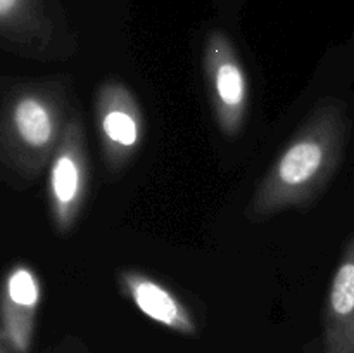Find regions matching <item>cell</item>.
I'll use <instances>...</instances> for the list:
<instances>
[{
  "label": "cell",
  "instance_id": "3",
  "mask_svg": "<svg viewBox=\"0 0 354 353\" xmlns=\"http://www.w3.org/2000/svg\"><path fill=\"white\" fill-rule=\"evenodd\" d=\"M203 73L218 130L237 138L248 120L251 83L234 42L223 31H211L204 40Z\"/></svg>",
  "mask_w": 354,
  "mask_h": 353
},
{
  "label": "cell",
  "instance_id": "2",
  "mask_svg": "<svg viewBox=\"0 0 354 353\" xmlns=\"http://www.w3.org/2000/svg\"><path fill=\"white\" fill-rule=\"evenodd\" d=\"M73 114L68 83L35 80L6 85L0 116L3 180L23 189L48 168Z\"/></svg>",
  "mask_w": 354,
  "mask_h": 353
},
{
  "label": "cell",
  "instance_id": "4",
  "mask_svg": "<svg viewBox=\"0 0 354 353\" xmlns=\"http://www.w3.org/2000/svg\"><path fill=\"white\" fill-rule=\"evenodd\" d=\"M88 187L90 158L85 127L78 114H73L48 165L47 201L55 234H71L85 210Z\"/></svg>",
  "mask_w": 354,
  "mask_h": 353
},
{
  "label": "cell",
  "instance_id": "7",
  "mask_svg": "<svg viewBox=\"0 0 354 353\" xmlns=\"http://www.w3.org/2000/svg\"><path fill=\"white\" fill-rule=\"evenodd\" d=\"M118 284L121 294L151 320L183 336H196L199 332L196 317L182 298L154 277L140 270L124 269L118 273Z\"/></svg>",
  "mask_w": 354,
  "mask_h": 353
},
{
  "label": "cell",
  "instance_id": "6",
  "mask_svg": "<svg viewBox=\"0 0 354 353\" xmlns=\"http://www.w3.org/2000/svg\"><path fill=\"white\" fill-rule=\"evenodd\" d=\"M41 296V280L31 266L21 262L10 265L0 301V343L14 353H30Z\"/></svg>",
  "mask_w": 354,
  "mask_h": 353
},
{
  "label": "cell",
  "instance_id": "5",
  "mask_svg": "<svg viewBox=\"0 0 354 353\" xmlns=\"http://www.w3.org/2000/svg\"><path fill=\"white\" fill-rule=\"evenodd\" d=\"M93 118L104 166L109 175H120L144 142L145 120L140 102L127 83L107 78L97 89Z\"/></svg>",
  "mask_w": 354,
  "mask_h": 353
},
{
  "label": "cell",
  "instance_id": "1",
  "mask_svg": "<svg viewBox=\"0 0 354 353\" xmlns=\"http://www.w3.org/2000/svg\"><path fill=\"white\" fill-rule=\"evenodd\" d=\"M349 128L348 106L341 99L318 100L256 187L245 211L249 220L310 208L341 168Z\"/></svg>",
  "mask_w": 354,
  "mask_h": 353
},
{
  "label": "cell",
  "instance_id": "8",
  "mask_svg": "<svg viewBox=\"0 0 354 353\" xmlns=\"http://www.w3.org/2000/svg\"><path fill=\"white\" fill-rule=\"evenodd\" d=\"M322 353H354V234L328 286Z\"/></svg>",
  "mask_w": 354,
  "mask_h": 353
},
{
  "label": "cell",
  "instance_id": "9",
  "mask_svg": "<svg viewBox=\"0 0 354 353\" xmlns=\"http://www.w3.org/2000/svg\"><path fill=\"white\" fill-rule=\"evenodd\" d=\"M0 353H14V352H12V350L7 348L6 345H2V343H0Z\"/></svg>",
  "mask_w": 354,
  "mask_h": 353
}]
</instances>
